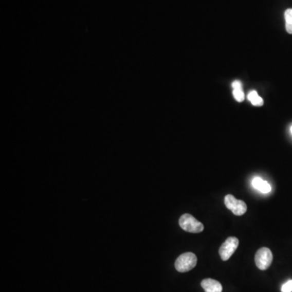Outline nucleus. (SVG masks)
Returning a JSON list of instances; mask_svg holds the SVG:
<instances>
[{"label": "nucleus", "instance_id": "2", "mask_svg": "<svg viewBox=\"0 0 292 292\" xmlns=\"http://www.w3.org/2000/svg\"><path fill=\"white\" fill-rule=\"evenodd\" d=\"M179 223L181 228L188 232L200 233L204 230V225L189 213L182 214Z\"/></svg>", "mask_w": 292, "mask_h": 292}, {"label": "nucleus", "instance_id": "4", "mask_svg": "<svg viewBox=\"0 0 292 292\" xmlns=\"http://www.w3.org/2000/svg\"><path fill=\"white\" fill-rule=\"evenodd\" d=\"M224 203L228 210H231L234 215L241 216L247 211V205L241 200H237L233 195H227Z\"/></svg>", "mask_w": 292, "mask_h": 292}, {"label": "nucleus", "instance_id": "7", "mask_svg": "<svg viewBox=\"0 0 292 292\" xmlns=\"http://www.w3.org/2000/svg\"><path fill=\"white\" fill-rule=\"evenodd\" d=\"M252 185L256 189H258L260 192H263V193H269L271 192L270 185L260 177L254 178L252 181Z\"/></svg>", "mask_w": 292, "mask_h": 292}, {"label": "nucleus", "instance_id": "3", "mask_svg": "<svg viewBox=\"0 0 292 292\" xmlns=\"http://www.w3.org/2000/svg\"><path fill=\"white\" fill-rule=\"evenodd\" d=\"M273 262V254L268 248H262L258 250L255 256V263L258 269L265 270L270 266Z\"/></svg>", "mask_w": 292, "mask_h": 292}, {"label": "nucleus", "instance_id": "6", "mask_svg": "<svg viewBox=\"0 0 292 292\" xmlns=\"http://www.w3.org/2000/svg\"><path fill=\"white\" fill-rule=\"evenodd\" d=\"M202 288L204 289L206 292H222L223 291V286L218 281L214 280L212 279H206L202 281Z\"/></svg>", "mask_w": 292, "mask_h": 292}, {"label": "nucleus", "instance_id": "12", "mask_svg": "<svg viewBox=\"0 0 292 292\" xmlns=\"http://www.w3.org/2000/svg\"><path fill=\"white\" fill-rule=\"evenodd\" d=\"M290 133H291V134H292V126H291V127H290Z\"/></svg>", "mask_w": 292, "mask_h": 292}, {"label": "nucleus", "instance_id": "11", "mask_svg": "<svg viewBox=\"0 0 292 292\" xmlns=\"http://www.w3.org/2000/svg\"><path fill=\"white\" fill-rule=\"evenodd\" d=\"M282 292H292V280H289L282 286Z\"/></svg>", "mask_w": 292, "mask_h": 292}, {"label": "nucleus", "instance_id": "8", "mask_svg": "<svg viewBox=\"0 0 292 292\" xmlns=\"http://www.w3.org/2000/svg\"><path fill=\"white\" fill-rule=\"evenodd\" d=\"M233 96L234 99L239 102L244 100V93L243 91L242 83L240 81H234L232 82Z\"/></svg>", "mask_w": 292, "mask_h": 292}, {"label": "nucleus", "instance_id": "5", "mask_svg": "<svg viewBox=\"0 0 292 292\" xmlns=\"http://www.w3.org/2000/svg\"><path fill=\"white\" fill-rule=\"evenodd\" d=\"M239 240L235 237H229L226 240L225 242L222 244L219 248V255L222 260L226 262L231 258V256L238 248Z\"/></svg>", "mask_w": 292, "mask_h": 292}, {"label": "nucleus", "instance_id": "1", "mask_svg": "<svg viewBox=\"0 0 292 292\" xmlns=\"http://www.w3.org/2000/svg\"><path fill=\"white\" fill-rule=\"evenodd\" d=\"M197 263L196 256L192 252H185L175 261V269L180 273H185L195 268Z\"/></svg>", "mask_w": 292, "mask_h": 292}, {"label": "nucleus", "instance_id": "10", "mask_svg": "<svg viewBox=\"0 0 292 292\" xmlns=\"http://www.w3.org/2000/svg\"><path fill=\"white\" fill-rule=\"evenodd\" d=\"M286 29L287 33L292 34V8L286 10L284 13Z\"/></svg>", "mask_w": 292, "mask_h": 292}, {"label": "nucleus", "instance_id": "9", "mask_svg": "<svg viewBox=\"0 0 292 292\" xmlns=\"http://www.w3.org/2000/svg\"><path fill=\"white\" fill-rule=\"evenodd\" d=\"M248 100L251 102V103L256 106H262L264 104L263 99L258 95L257 91L253 90L248 94Z\"/></svg>", "mask_w": 292, "mask_h": 292}]
</instances>
